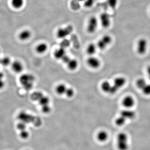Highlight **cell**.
I'll return each mask as SVG.
<instances>
[{
  "mask_svg": "<svg viewBox=\"0 0 150 150\" xmlns=\"http://www.w3.org/2000/svg\"><path fill=\"white\" fill-rule=\"evenodd\" d=\"M120 115L125 118L126 121L133 120L136 116V113L134 110L131 109H125L121 110Z\"/></svg>",
  "mask_w": 150,
  "mask_h": 150,
  "instance_id": "cell-12",
  "label": "cell"
},
{
  "mask_svg": "<svg viewBox=\"0 0 150 150\" xmlns=\"http://www.w3.org/2000/svg\"><path fill=\"white\" fill-rule=\"evenodd\" d=\"M100 20L102 27L108 28L111 24V19L110 15L107 13H103L101 14L100 17Z\"/></svg>",
  "mask_w": 150,
  "mask_h": 150,
  "instance_id": "cell-11",
  "label": "cell"
},
{
  "mask_svg": "<svg viewBox=\"0 0 150 150\" xmlns=\"http://www.w3.org/2000/svg\"><path fill=\"white\" fill-rule=\"evenodd\" d=\"M12 5L17 9L21 8L24 4V0H12Z\"/></svg>",
  "mask_w": 150,
  "mask_h": 150,
  "instance_id": "cell-23",
  "label": "cell"
},
{
  "mask_svg": "<svg viewBox=\"0 0 150 150\" xmlns=\"http://www.w3.org/2000/svg\"><path fill=\"white\" fill-rule=\"evenodd\" d=\"M74 27L71 25H68L64 28H61L56 32V36L59 39H65L72 33Z\"/></svg>",
  "mask_w": 150,
  "mask_h": 150,
  "instance_id": "cell-5",
  "label": "cell"
},
{
  "mask_svg": "<svg viewBox=\"0 0 150 150\" xmlns=\"http://www.w3.org/2000/svg\"><path fill=\"white\" fill-rule=\"evenodd\" d=\"M78 1L80 2L84 1L85 0H77Z\"/></svg>",
  "mask_w": 150,
  "mask_h": 150,
  "instance_id": "cell-36",
  "label": "cell"
},
{
  "mask_svg": "<svg viewBox=\"0 0 150 150\" xmlns=\"http://www.w3.org/2000/svg\"><path fill=\"white\" fill-rule=\"evenodd\" d=\"M35 81V78L34 76L28 73L23 74L19 78L20 83L24 89L27 91L32 89Z\"/></svg>",
  "mask_w": 150,
  "mask_h": 150,
  "instance_id": "cell-1",
  "label": "cell"
},
{
  "mask_svg": "<svg viewBox=\"0 0 150 150\" xmlns=\"http://www.w3.org/2000/svg\"><path fill=\"white\" fill-rule=\"evenodd\" d=\"M107 4L110 8L114 9L118 5V0H107Z\"/></svg>",
  "mask_w": 150,
  "mask_h": 150,
  "instance_id": "cell-27",
  "label": "cell"
},
{
  "mask_svg": "<svg viewBox=\"0 0 150 150\" xmlns=\"http://www.w3.org/2000/svg\"><path fill=\"white\" fill-rule=\"evenodd\" d=\"M11 59L8 56H4L2 58H1V64L4 67H7L11 64Z\"/></svg>",
  "mask_w": 150,
  "mask_h": 150,
  "instance_id": "cell-24",
  "label": "cell"
},
{
  "mask_svg": "<svg viewBox=\"0 0 150 150\" xmlns=\"http://www.w3.org/2000/svg\"><path fill=\"white\" fill-rule=\"evenodd\" d=\"M67 55L66 49L61 47H59V48H57L54 53V58L57 60H61V61Z\"/></svg>",
  "mask_w": 150,
  "mask_h": 150,
  "instance_id": "cell-15",
  "label": "cell"
},
{
  "mask_svg": "<svg viewBox=\"0 0 150 150\" xmlns=\"http://www.w3.org/2000/svg\"><path fill=\"white\" fill-rule=\"evenodd\" d=\"M100 88L105 93L109 95H114L118 91L112 83L108 81H104L100 84Z\"/></svg>",
  "mask_w": 150,
  "mask_h": 150,
  "instance_id": "cell-4",
  "label": "cell"
},
{
  "mask_svg": "<svg viewBox=\"0 0 150 150\" xmlns=\"http://www.w3.org/2000/svg\"><path fill=\"white\" fill-rule=\"evenodd\" d=\"M127 82L126 78L123 76L116 77L114 79V80L112 82V84L114 87L119 91L120 89L123 87Z\"/></svg>",
  "mask_w": 150,
  "mask_h": 150,
  "instance_id": "cell-13",
  "label": "cell"
},
{
  "mask_svg": "<svg viewBox=\"0 0 150 150\" xmlns=\"http://www.w3.org/2000/svg\"><path fill=\"white\" fill-rule=\"evenodd\" d=\"M1 58L0 57V64H1Z\"/></svg>",
  "mask_w": 150,
  "mask_h": 150,
  "instance_id": "cell-37",
  "label": "cell"
},
{
  "mask_svg": "<svg viewBox=\"0 0 150 150\" xmlns=\"http://www.w3.org/2000/svg\"><path fill=\"white\" fill-rule=\"evenodd\" d=\"M32 33L28 30H25L22 31L19 35V38L20 40L22 41H25L28 40L31 37Z\"/></svg>",
  "mask_w": 150,
  "mask_h": 150,
  "instance_id": "cell-20",
  "label": "cell"
},
{
  "mask_svg": "<svg viewBox=\"0 0 150 150\" xmlns=\"http://www.w3.org/2000/svg\"><path fill=\"white\" fill-rule=\"evenodd\" d=\"M48 49V46L45 43H41L37 45L35 48V51L37 54H43L46 53Z\"/></svg>",
  "mask_w": 150,
  "mask_h": 150,
  "instance_id": "cell-18",
  "label": "cell"
},
{
  "mask_svg": "<svg viewBox=\"0 0 150 150\" xmlns=\"http://www.w3.org/2000/svg\"><path fill=\"white\" fill-rule=\"evenodd\" d=\"M5 86V83L3 79H0V90L4 88Z\"/></svg>",
  "mask_w": 150,
  "mask_h": 150,
  "instance_id": "cell-33",
  "label": "cell"
},
{
  "mask_svg": "<svg viewBox=\"0 0 150 150\" xmlns=\"http://www.w3.org/2000/svg\"><path fill=\"white\" fill-rule=\"evenodd\" d=\"M75 91L72 88L68 87L65 95L69 98H71L74 96L75 95Z\"/></svg>",
  "mask_w": 150,
  "mask_h": 150,
  "instance_id": "cell-28",
  "label": "cell"
},
{
  "mask_svg": "<svg viewBox=\"0 0 150 150\" xmlns=\"http://www.w3.org/2000/svg\"><path fill=\"white\" fill-rule=\"evenodd\" d=\"M26 123L24 122L20 121L19 123L17 124V129H18L19 131H21L23 130H26Z\"/></svg>",
  "mask_w": 150,
  "mask_h": 150,
  "instance_id": "cell-30",
  "label": "cell"
},
{
  "mask_svg": "<svg viewBox=\"0 0 150 150\" xmlns=\"http://www.w3.org/2000/svg\"><path fill=\"white\" fill-rule=\"evenodd\" d=\"M66 64L68 69L70 71H75L78 68L79 62L76 59L71 58Z\"/></svg>",
  "mask_w": 150,
  "mask_h": 150,
  "instance_id": "cell-17",
  "label": "cell"
},
{
  "mask_svg": "<svg viewBox=\"0 0 150 150\" xmlns=\"http://www.w3.org/2000/svg\"><path fill=\"white\" fill-rule=\"evenodd\" d=\"M19 120L21 122L27 124L28 123H32L35 126H40L41 124V121L40 118H35L34 116L28 114L24 112H21L18 116Z\"/></svg>",
  "mask_w": 150,
  "mask_h": 150,
  "instance_id": "cell-2",
  "label": "cell"
},
{
  "mask_svg": "<svg viewBox=\"0 0 150 150\" xmlns=\"http://www.w3.org/2000/svg\"><path fill=\"white\" fill-rule=\"evenodd\" d=\"M117 147L119 150H128L129 148V138L125 133H120L117 137Z\"/></svg>",
  "mask_w": 150,
  "mask_h": 150,
  "instance_id": "cell-3",
  "label": "cell"
},
{
  "mask_svg": "<svg viewBox=\"0 0 150 150\" xmlns=\"http://www.w3.org/2000/svg\"><path fill=\"white\" fill-rule=\"evenodd\" d=\"M12 69L17 74H20L24 70V66L23 64L20 61L16 60L14 61L11 64Z\"/></svg>",
  "mask_w": 150,
  "mask_h": 150,
  "instance_id": "cell-14",
  "label": "cell"
},
{
  "mask_svg": "<svg viewBox=\"0 0 150 150\" xmlns=\"http://www.w3.org/2000/svg\"><path fill=\"white\" fill-rule=\"evenodd\" d=\"M98 26V20L95 16H91L89 19L87 25V31L90 34L94 33Z\"/></svg>",
  "mask_w": 150,
  "mask_h": 150,
  "instance_id": "cell-8",
  "label": "cell"
},
{
  "mask_svg": "<svg viewBox=\"0 0 150 150\" xmlns=\"http://www.w3.org/2000/svg\"><path fill=\"white\" fill-rule=\"evenodd\" d=\"M4 77V73L0 71V79H3Z\"/></svg>",
  "mask_w": 150,
  "mask_h": 150,
  "instance_id": "cell-35",
  "label": "cell"
},
{
  "mask_svg": "<svg viewBox=\"0 0 150 150\" xmlns=\"http://www.w3.org/2000/svg\"><path fill=\"white\" fill-rule=\"evenodd\" d=\"M20 137L23 139H26L29 137V134L26 130H23L20 132Z\"/></svg>",
  "mask_w": 150,
  "mask_h": 150,
  "instance_id": "cell-29",
  "label": "cell"
},
{
  "mask_svg": "<svg viewBox=\"0 0 150 150\" xmlns=\"http://www.w3.org/2000/svg\"><path fill=\"white\" fill-rule=\"evenodd\" d=\"M126 121H127L125 118L119 115V116L115 119V123L117 126H123L126 123Z\"/></svg>",
  "mask_w": 150,
  "mask_h": 150,
  "instance_id": "cell-26",
  "label": "cell"
},
{
  "mask_svg": "<svg viewBox=\"0 0 150 150\" xmlns=\"http://www.w3.org/2000/svg\"><path fill=\"white\" fill-rule=\"evenodd\" d=\"M86 64L91 69H97L100 67L101 62L98 58L95 56H90L87 59Z\"/></svg>",
  "mask_w": 150,
  "mask_h": 150,
  "instance_id": "cell-10",
  "label": "cell"
},
{
  "mask_svg": "<svg viewBox=\"0 0 150 150\" xmlns=\"http://www.w3.org/2000/svg\"><path fill=\"white\" fill-rule=\"evenodd\" d=\"M108 135L105 131H100L97 135L98 139L100 142H105L108 139Z\"/></svg>",
  "mask_w": 150,
  "mask_h": 150,
  "instance_id": "cell-21",
  "label": "cell"
},
{
  "mask_svg": "<svg viewBox=\"0 0 150 150\" xmlns=\"http://www.w3.org/2000/svg\"><path fill=\"white\" fill-rule=\"evenodd\" d=\"M94 0H85L84 1V6L86 8H89L93 6Z\"/></svg>",
  "mask_w": 150,
  "mask_h": 150,
  "instance_id": "cell-31",
  "label": "cell"
},
{
  "mask_svg": "<svg viewBox=\"0 0 150 150\" xmlns=\"http://www.w3.org/2000/svg\"><path fill=\"white\" fill-rule=\"evenodd\" d=\"M148 82L143 78H140L137 79L136 82V85L137 87L141 91L143 87Z\"/></svg>",
  "mask_w": 150,
  "mask_h": 150,
  "instance_id": "cell-22",
  "label": "cell"
},
{
  "mask_svg": "<svg viewBox=\"0 0 150 150\" xmlns=\"http://www.w3.org/2000/svg\"><path fill=\"white\" fill-rule=\"evenodd\" d=\"M97 45L93 43H90L88 44L86 49V52L89 56H93L96 53Z\"/></svg>",
  "mask_w": 150,
  "mask_h": 150,
  "instance_id": "cell-19",
  "label": "cell"
},
{
  "mask_svg": "<svg viewBox=\"0 0 150 150\" xmlns=\"http://www.w3.org/2000/svg\"><path fill=\"white\" fill-rule=\"evenodd\" d=\"M0 54H1V50H0Z\"/></svg>",
  "mask_w": 150,
  "mask_h": 150,
  "instance_id": "cell-38",
  "label": "cell"
},
{
  "mask_svg": "<svg viewBox=\"0 0 150 150\" xmlns=\"http://www.w3.org/2000/svg\"><path fill=\"white\" fill-rule=\"evenodd\" d=\"M112 38L110 35H105L100 38L96 44L97 48L100 50H104L112 42Z\"/></svg>",
  "mask_w": 150,
  "mask_h": 150,
  "instance_id": "cell-6",
  "label": "cell"
},
{
  "mask_svg": "<svg viewBox=\"0 0 150 150\" xmlns=\"http://www.w3.org/2000/svg\"><path fill=\"white\" fill-rule=\"evenodd\" d=\"M68 88V87L64 83H61L59 84L56 86L55 91L56 94L60 96L64 95L66 93V91Z\"/></svg>",
  "mask_w": 150,
  "mask_h": 150,
  "instance_id": "cell-16",
  "label": "cell"
},
{
  "mask_svg": "<svg viewBox=\"0 0 150 150\" xmlns=\"http://www.w3.org/2000/svg\"><path fill=\"white\" fill-rule=\"evenodd\" d=\"M142 93L146 96H150V83H147L146 84L143 88L141 90Z\"/></svg>",
  "mask_w": 150,
  "mask_h": 150,
  "instance_id": "cell-25",
  "label": "cell"
},
{
  "mask_svg": "<svg viewBox=\"0 0 150 150\" xmlns=\"http://www.w3.org/2000/svg\"><path fill=\"white\" fill-rule=\"evenodd\" d=\"M146 73L148 79L150 81V65H149L146 68Z\"/></svg>",
  "mask_w": 150,
  "mask_h": 150,
  "instance_id": "cell-34",
  "label": "cell"
},
{
  "mask_svg": "<svg viewBox=\"0 0 150 150\" xmlns=\"http://www.w3.org/2000/svg\"><path fill=\"white\" fill-rule=\"evenodd\" d=\"M148 48V40L145 38H140L137 42V52L139 55H144Z\"/></svg>",
  "mask_w": 150,
  "mask_h": 150,
  "instance_id": "cell-7",
  "label": "cell"
},
{
  "mask_svg": "<svg viewBox=\"0 0 150 150\" xmlns=\"http://www.w3.org/2000/svg\"><path fill=\"white\" fill-rule=\"evenodd\" d=\"M70 45V41L69 40H67H67L65 38V39H64V40H62V42H61L60 47H62V48L66 49L67 47H69Z\"/></svg>",
  "mask_w": 150,
  "mask_h": 150,
  "instance_id": "cell-32",
  "label": "cell"
},
{
  "mask_svg": "<svg viewBox=\"0 0 150 150\" xmlns=\"http://www.w3.org/2000/svg\"><path fill=\"white\" fill-rule=\"evenodd\" d=\"M121 104L125 109H132L136 104V100L132 96L127 95L123 98Z\"/></svg>",
  "mask_w": 150,
  "mask_h": 150,
  "instance_id": "cell-9",
  "label": "cell"
}]
</instances>
